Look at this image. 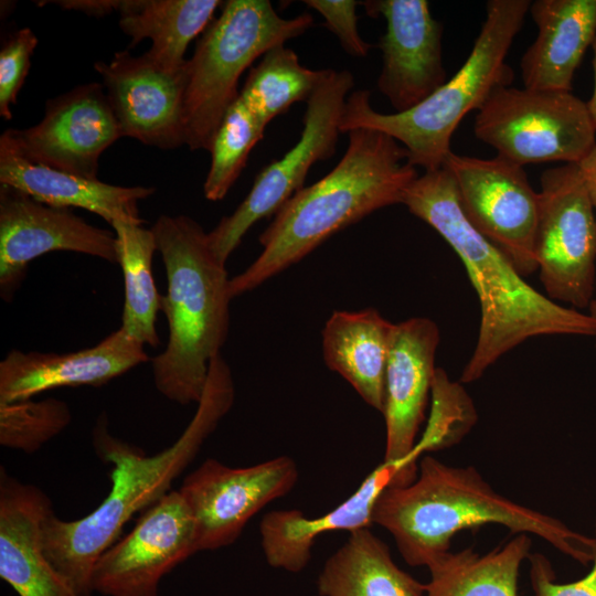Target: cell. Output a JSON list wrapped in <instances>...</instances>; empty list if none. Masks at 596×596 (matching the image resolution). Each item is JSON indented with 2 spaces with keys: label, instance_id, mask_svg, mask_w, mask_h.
I'll use <instances>...</instances> for the list:
<instances>
[{
  "label": "cell",
  "instance_id": "obj_1",
  "mask_svg": "<svg viewBox=\"0 0 596 596\" xmlns=\"http://www.w3.org/2000/svg\"><path fill=\"white\" fill-rule=\"evenodd\" d=\"M235 401L231 369L221 354L212 359L196 411L179 438L149 456L113 436L102 414L93 428V445L111 464V487L100 504L72 521L52 511L42 523L46 557L79 596L92 594V573L99 556L119 538L125 524L170 491L172 482L193 461Z\"/></svg>",
  "mask_w": 596,
  "mask_h": 596
},
{
  "label": "cell",
  "instance_id": "obj_2",
  "mask_svg": "<svg viewBox=\"0 0 596 596\" xmlns=\"http://www.w3.org/2000/svg\"><path fill=\"white\" fill-rule=\"evenodd\" d=\"M402 204L456 252L479 298L481 319L477 343L460 382L480 379L498 359L529 338L596 337V320L589 313L562 306L534 289L509 258L469 222L455 180L446 168L418 175L406 189Z\"/></svg>",
  "mask_w": 596,
  "mask_h": 596
},
{
  "label": "cell",
  "instance_id": "obj_3",
  "mask_svg": "<svg viewBox=\"0 0 596 596\" xmlns=\"http://www.w3.org/2000/svg\"><path fill=\"white\" fill-rule=\"evenodd\" d=\"M348 134L338 164L296 192L259 235L260 254L230 280L232 299L300 262L337 232L376 210L402 203L418 177L407 161V150L381 131L360 128Z\"/></svg>",
  "mask_w": 596,
  "mask_h": 596
},
{
  "label": "cell",
  "instance_id": "obj_4",
  "mask_svg": "<svg viewBox=\"0 0 596 596\" xmlns=\"http://www.w3.org/2000/svg\"><path fill=\"white\" fill-rule=\"evenodd\" d=\"M372 522L391 533L411 566L427 567L449 552L457 532L487 523L536 535L583 565L593 562L596 552L595 536L507 499L473 467L449 466L430 456L421 458L412 483L379 496Z\"/></svg>",
  "mask_w": 596,
  "mask_h": 596
},
{
  "label": "cell",
  "instance_id": "obj_5",
  "mask_svg": "<svg viewBox=\"0 0 596 596\" xmlns=\"http://www.w3.org/2000/svg\"><path fill=\"white\" fill-rule=\"evenodd\" d=\"M166 269L168 289L160 310L168 343L151 359L156 389L180 405L202 397L209 365L230 329V280L207 233L187 215H160L150 227Z\"/></svg>",
  "mask_w": 596,
  "mask_h": 596
},
{
  "label": "cell",
  "instance_id": "obj_6",
  "mask_svg": "<svg viewBox=\"0 0 596 596\" xmlns=\"http://www.w3.org/2000/svg\"><path fill=\"white\" fill-rule=\"evenodd\" d=\"M532 1L489 0L473 46L458 72L415 107L393 114L374 110L369 91H355L345 100L340 132L365 128L381 131L400 142L407 161L424 171L444 166L450 141L462 118L479 110L491 93L510 86L514 74L507 54L520 32Z\"/></svg>",
  "mask_w": 596,
  "mask_h": 596
},
{
  "label": "cell",
  "instance_id": "obj_7",
  "mask_svg": "<svg viewBox=\"0 0 596 596\" xmlns=\"http://www.w3.org/2000/svg\"><path fill=\"white\" fill-rule=\"evenodd\" d=\"M309 13L281 18L268 0H228L205 29L188 60L184 139L191 150L211 148L214 136L238 96L244 71L274 46L305 33Z\"/></svg>",
  "mask_w": 596,
  "mask_h": 596
},
{
  "label": "cell",
  "instance_id": "obj_8",
  "mask_svg": "<svg viewBox=\"0 0 596 596\" xmlns=\"http://www.w3.org/2000/svg\"><path fill=\"white\" fill-rule=\"evenodd\" d=\"M475 136L497 156L523 167L579 163L596 146L587 103L572 92L501 86L476 115Z\"/></svg>",
  "mask_w": 596,
  "mask_h": 596
},
{
  "label": "cell",
  "instance_id": "obj_9",
  "mask_svg": "<svg viewBox=\"0 0 596 596\" xmlns=\"http://www.w3.org/2000/svg\"><path fill=\"white\" fill-rule=\"evenodd\" d=\"M353 85V75L349 71L323 70L306 102L299 140L257 174L249 193L236 210L222 217L207 233L209 243L221 260L226 263L257 221L275 215L304 188L305 179L317 161L336 152L341 115Z\"/></svg>",
  "mask_w": 596,
  "mask_h": 596
},
{
  "label": "cell",
  "instance_id": "obj_10",
  "mask_svg": "<svg viewBox=\"0 0 596 596\" xmlns=\"http://www.w3.org/2000/svg\"><path fill=\"white\" fill-rule=\"evenodd\" d=\"M534 252L547 297L588 308L596 284V213L578 166L541 175Z\"/></svg>",
  "mask_w": 596,
  "mask_h": 596
},
{
  "label": "cell",
  "instance_id": "obj_11",
  "mask_svg": "<svg viewBox=\"0 0 596 596\" xmlns=\"http://www.w3.org/2000/svg\"><path fill=\"white\" fill-rule=\"evenodd\" d=\"M453 175L469 222L524 277L538 270L534 252L539 193L523 167L500 157L481 159L450 152L443 166Z\"/></svg>",
  "mask_w": 596,
  "mask_h": 596
},
{
  "label": "cell",
  "instance_id": "obj_12",
  "mask_svg": "<svg viewBox=\"0 0 596 596\" xmlns=\"http://www.w3.org/2000/svg\"><path fill=\"white\" fill-rule=\"evenodd\" d=\"M298 478V467L288 456L243 468L213 458L204 460L179 489L195 521L198 552L233 544L247 522L265 505L288 494Z\"/></svg>",
  "mask_w": 596,
  "mask_h": 596
},
{
  "label": "cell",
  "instance_id": "obj_13",
  "mask_svg": "<svg viewBox=\"0 0 596 596\" xmlns=\"http://www.w3.org/2000/svg\"><path fill=\"white\" fill-rule=\"evenodd\" d=\"M196 552L193 514L179 490L169 491L99 556L92 573V593L157 596L163 576Z\"/></svg>",
  "mask_w": 596,
  "mask_h": 596
},
{
  "label": "cell",
  "instance_id": "obj_14",
  "mask_svg": "<svg viewBox=\"0 0 596 596\" xmlns=\"http://www.w3.org/2000/svg\"><path fill=\"white\" fill-rule=\"evenodd\" d=\"M67 251L118 264L115 233L96 227L71 209L52 206L0 184V296L11 301L30 262Z\"/></svg>",
  "mask_w": 596,
  "mask_h": 596
},
{
  "label": "cell",
  "instance_id": "obj_15",
  "mask_svg": "<svg viewBox=\"0 0 596 596\" xmlns=\"http://www.w3.org/2000/svg\"><path fill=\"white\" fill-rule=\"evenodd\" d=\"M22 156L62 171L97 179L102 153L121 132L99 83L79 85L47 100L43 119L1 135Z\"/></svg>",
  "mask_w": 596,
  "mask_h": 596
},
{
  "label": "cell",
  "instance_id": "obj_16",
  "mask_svg": "<svg viewBox=\"0 0 596 596\" xmlns=\"http://www.w3.org/2000/svg\"><path fill=\"white\" fill-rule=\"evenodd\" d=\"M123 137L161 149L185 145L184 96L188 62L168 70L146 53L116 52L109 63L96 62Z\"/></svg>",
  "mask_w": 596,
  "mask_h": 596
},
{
  "label": "cell",
  "instance_id": "obj_17",
  "mask_svg": "<svg viewBox=\"0 0 596 596\" xmlns=\"http://www.w3.org/2000/svg\"><path fill=\"white\" fill-rule=\"evenodd\" d=\"M366 14L383 17L385 33L379 46L382 70L377 88L394 113L406 111L445 84L443 24L433 18L426 0H372L362 2Z\"/></svg>",
  "mask_w": 596,
  "mask_h": 596
},
{
  "label": "cell",
  "instance_id": "obj_18",
  "mask_svg": "<svg viewBox=\"0 0 596 596\" xmlns=\"http://www.w3.org/2000/svg\"><path fill=\"white\" fill-rule=\"evenodd\" d=\"M416 476L406 459L383 461L345 501L319 518L310 519L297 509L266 513L259 523V533L268 565L290 573L301 572L309 563L311 547L319 535L370 528L379 496L387 488L412 483Z\"/></svg>",
  "mask_w": 596,
  "mask_h": 596
},
{
  "label": "cell",
  "instance_id": "obj_19",
  "mask_svg": "<svg viewBox=\"0 0 596 596\" xmlns=\"http://www.w3.org/2000/svg\"><path fill=\"white\" fill-rule=\"evenodd\" d=\"M143 347L119 328L75 352L13 349L0 362V402L29 400L60 387L102 386L149 361Z\"/></svg>",
  "mask_w": 596,
  "mask_h": 596
},
{
  "label": "cell",
  "instance_id": "obj_20",
  "mask_svg": "<svg viewBox=\"0 0 596 596\" xmlns=\"http://www.w3.org/2000/svg\"><path fill=\"white\" fill-rule=\"evenodd\" d=\"M439 341V329L429 318L414 317L393 324L385 373L383 461L407 456L416 444Z\"/></svg>",
  "mask_w": 596,
  "mask_h": 596
},
{
  "label": "cell",
  "instance_id": "obj_21",
  "mask_svg": "<svg viewBox=\"0 0 596 596\" xmlns=\"http://www.w3.org/2000/svg\"><path fill=\"white\" fill-rule=\"evenodd\" d=\"M53 511L46 493L0 469V577L19 596H79L52 565L41 529Z\"/></svg>",
  "mask_w": 596,
  "mask_h": 596
},
{
  "label": "cell",
  "instance_id": "obj_22",
  "mask_svg": "<svg viewBox=\"0 0 596 596\" xmlns=\"http://www.w3.org/2000/svg\"><path fill=\"white\" fill-rule=\"evenodd\" d=\"M0 184L57 207H79L109 224L116 221L142 224L139 202L151 196L152 187H121L62 171L22 156L0 137Z\"/></svg>",
  "mask_w": 596,
  "mask_h": 596
},
{
  "label": "cell",
  "instance_id": "obj_23",
  "mask_svg": "<svg viewBox=\"0 0 596 596\" xmlns=\"http://www.w3.org/2000/svg\"><path fill=\"white\" fill-rule=\"evenodd\" d=\"M529 11L538 34L520 61L523 87L571 92L596 36V0H535Z\"/></svg>",
  "mask_w": 596,
  "mask_h": 596
},
{
  "label": "cell",
  "instance_id": "obj_24",
  "mask_svg": "<svg viewBox=\"0 0 596 596\" xmlns=\"http://www.w3.org/2000/svg\"><path fill=\"white\" fill-rule=\"evenodd\" d=\"M393 324L374 308L336 310L322 330V354L327 366L382 414Z\"/></svg>",
  "mask_w": 596,
  "mask_h": 596
},
{
  "label": "cell",
  "instance_id": "obj_25",
  "mask_svg": "<svg viewBox=\"0 0 596 596\" xmlns=\"http://www.w3.org/2000/svg\"><path fill=\"white\" fill-rule=\"evenodd\" d=\"M320 596H425L426 584L400 568L389 546L370 528L350 533L326 561Z\"/></svg>",
  "mask_w": 596,
  "mask_h": 596
},
{
  "label": "cell",
  "instance_id": "obj_26",
  "mask_svg": "<svg viewBox=\"0 0 596 596\" xmlns=\"http://www.w3.org/2000/svg\"><path fill=\"white\" fill-rule=\"evenodd\" d=\"M220 0H124L118 9L119 26L131 38V46L151 40L146 54L168 70L187 65L190 42L212 22Z\"/></svg>",
  "mask_w": 596,
  "mask_h": 596
},
{
  "label": "cell",
  "instance_id": "obj_27",
  "mask_svg": "<svg viewBox=\"0 0 596 596\" xmlns=\"http://www.w3.org/2000/svg\"><path fill=\"white\" fill-rule=\"evenodd\" d=\"M531 543L529 534L521 533L483 555L471 547L449 551L427 566L425 596H517L520 567Z\"/></svg>",
  "mask_w": 596,
  "mask_h": 596
},
{
  "label": "cell",
  "instance_id": "obj_28",
  "mask_svg": "<svg viewBox=\"0 0 596 596\" xmlns=\"http://www.w3.org/2000/svg\"><path fill=\"white\" fill-rule=\"evenodd\" d=\"M117 241L123 269L125 302L121 328L129 337L150 347L160 344L156 329L161 295L152 275V257L158 251L151 228L116 221L110 224Z\"/></svg>",
  "mask_w": 596,
  "mask_h": 596
},
{
  "label": "cell",
  "instance_id": "obj_29",
  "mask_svg": "<svg viewBox=\"0 0 596 596\" xmlns=\"http://www.w3.org/2000/svg\"><path fill=\"white\" fill-rule=\"evenodd\" d=\"M323 70L300 64L298 55L285 44L267 51L251 68L238 97L265 126L297 102H307Z\"/></svg>",
  "mask_w": 596,
  "mask_h": 596
},
{
  "label": "cell",
  "instance_id": "obj_30",
  "mask_svg": "<svg viewBox=\"0 0 596 596\" xmlns=\"http://www.w3.org/2000/svg\"><path fill=\"white\" fill-rule=\"evenodd\" d=\"M266 127L237 96L226 111L212 141L211 166L203 192L209 201H221L244 169L249 152L263 139Z\"/></svg>",
  "mask_w": 596,
  "mask_h": 596
},
{
  "label": "cell",
  "instance_id": "obj_31",
  "mask_svg": "<svg viewBox=\"0 0 596 596\" xmlns=\"http://www.w3.org/2000/svg\"><path fill=\"white\" fill-rule=\"evenodd\" d=\"M71 419L67 403L57 398L0 402V444L26 454L35 453Z\"/></svg>",
  "mask_w": 596,
  "mask_h": 596
},
{
  "label": "cell",
  "instance_id": "obj_32",
  "mask_svg": "<svg viewBox=\"0 0 596 596\" xmlns=\"http://www.w3.org/2000/svg\"><path fill=\"white\" fill-rule=\"evenodd\" d=\"M38 45V38L29 28L15 31L4 42L0 51V115L6 120L12 118L11 106L23 86L31 66V57Z\"/></svg>",
  "mask_w": 596,
  "mask_h": 596
},
{
  "label": "cell",
  "instance_id": "obj_33",
  "mask_svg": "<svg viewBox=\"0 0 596 596\" xmlns=\"http://www.w3.org/2000/svg\"><path fill=\"white\" fill-rule=\"evenodd\" d=\"M307 7L319 12L326 26L337 35L342 47L355 57H364L371 50L358 30L356 6L353 0H306Z\"/></svg>",
  "mask_w": 596,
  "mask_h": 596
},
{
  "label": "cell",
  "instance_id": "obj_34",
  "mask_svg": "<svg viewBox=\"0 0 596 596\" xmlns=\"http://www.w3.org/2000/svg\"><path fill=\"white\" fill-rule=\"evenodd\" d=\"M596 538V519H595ZM530 579L534 596H596V552L593 560V567L583 578L558 584L555 581V573L550 561L540 553L529 555Z\"/></svg>",
  "mask_w": 596,
  "mask_h": 596
},
{
  "label": "cell",
  "instance_id": "obj_35",
  "mask_svg": "<svg viewBox=\"0 0 596 596\" xmlns=\"http://www.w3.org/2000/svg\"><path fill=\"white\" fill-rule=\"evenodd\" d=\"M121 0H64L54 1L60 7L77 10L93 17H103L118 11Z\"/></svg>",
  "mask_w": 596,
  "mask_h": 596
},
{
  "label": "cell",
  "instance_id": "obj_36",
  "mask_svg": "<svg viewBox=\"0 0 596 596\" xmlns=\"http://www.w3.org/2000/svg\"><path fill=\"white\" fill-rule=\"evenodd\" d=\"M577 166L596 213V146Z\"/></svg>",
  "mask_w": 596,
  "mask_h": 596
},
{
  "label": "cell",
  "instance_id": "obj_37",
  "mask_svg": "<svg viewBox=\"0 0 596 596\" xmlns=\"http://www.w3.org/2000/svg\"><path fill=\"white\" fill-rule=\"evenodd\" d=\"M592 49H593V52H594V57H593L594 89H593L592 97L587 102V107H588L589 114L592 116V119L594 121V125L596 127V36H595V40H594V42L592 44Z\"/></svg>",
  "mask_w": 596,
  "mask_h": 596
},
{
  "label": "cell",
  "instance_id": "obj_38",
  "mask_svg": "<svg viewBox=\"0 0 596 596\" xmlns=\"http://www.w3.org/2000/svg\"><path fill=\"white\" fill-rule=\"evenodd\" d=\"M589 315L596 320V297H594L588 306ZM596 348V343H595Z\"/></svg>",
  "mask_w": 596,
  "mask_h": 596
},
{
  "label": "cell",
  "instance_id": "obj_39",
  "mask_svg": "<svg viewBox=\"0 0 596 596\" xmlns=\"http://www.w3.org/2000/svg\"><path fill=\"white\" fill-rule=\"evenodd\" d=\"M91 596V595H89Z\"/></svg>",
  "mask_w": 596,
  "mask_h": 596
}]
</instances>
